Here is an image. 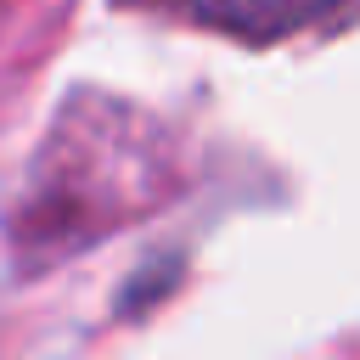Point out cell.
Wrapping results in <instances>:
<instances>
[{"instance_id": "6da1fadb", "label": "cell", "mask_w": 360, "mask_h": 360, "mask_svg": "<svg viewBox=\"0 0 360 360\" xmlns=\"http://www.w3.org/2000/svg\"><path fill=\"white\" fill-rule=\"evenodd\" d=\"M141 6H158L169 17L225 28V34H242V39H276V34H292V28L315 22L338 0H141Z\"/></svg>"}]
</instances>
